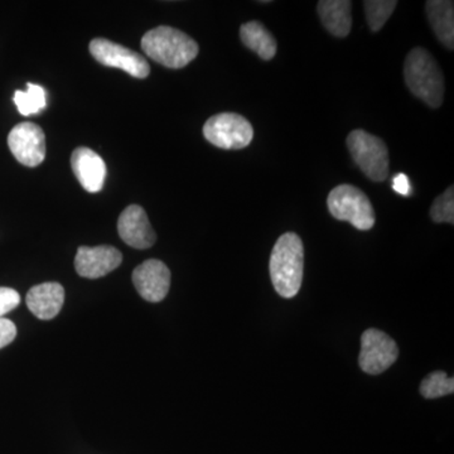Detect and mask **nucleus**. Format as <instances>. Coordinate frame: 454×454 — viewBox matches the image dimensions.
<instances>
[{"label":"nucleus","mask_w":454,"mask_h":454,"mask_svg":"<svg viewBox=\"0 0 454 454\" xmlns=\"http://www.w3.org/2000/svg\"><path fill=\"white\" fill-rule=\"evenodd\" d=\"M122 255L118 249L109 245L89 247H82L74 258L77 274L88 279L106 277L121 264Z\"/></svg>","instance_id":"obj_11"},{"label":"nucleus","mask_w":454,"mask_h":454,"mask_svg":"<svg viewBox=\"0 0 454 454\" xmlns=\"http://www.w3.org/2000/svg\"><path fill=\"white\" fill-rule=\"evenodd\" d=\"M397 5L395 0H366L364 2L367 25L372 32H379L389 20Z\"/></svg>","instance_id":"obj_19"},{"label":"nucleus","mask_w":454,"mask_h":454,"mask_svg":"<svg viewBox=\"0 0 454 454\" xmlns=\"http://www.w3.org/2000/svg\"><path fill=\"white\" fill-rule=\"evenodd\" d=\"M328 210L334 219L348 221L361 231L372 230L375 225V211L369 197L360 188L340 184L331 191L327 199Z\"/></svg>","instance_id":"obj_4"},{"label":"nucleus","mask_w":454,"mask_h":454,"mask_svg":"<svg viewBox=\"0 0 454 454\" xmlns=\"http://www.w3.org/2000/svg\"><path fill=\"white\" fill-rule=\"evenodd\" d=\"M430 217L434 223H454V188L450 186L435 199L430 208Z\"/></svg>","instance_id":"obj_21"},{"label":"nucleus","mask_w":454,"mask_h":454,"mask_svg":"<svg viewBox=\"0 0 454 454\" xmlns=\"http://www.w3.org/2000/svg\"><path fill=\"white\" fill-rule=\"evenodd\" d=\"M206 140L221 149H243L252 143L253 125L244 116L223 113L211 116L203 127Z\"/></svg>","instance_id":"obj_6"},{"label":"nucleus","mask_w":454,"mask_h":454,"mask_svg":"<svg viewBox=\"0 0 454 454\" xmlns=\"http://www.w3.org/2000/svg\"><path fill=\"white\" fill-rule=\"evenodd\" d=\"M399 357V348L395 340L387 333L375 328H369L361 337V352L358 357L361 370L369 375H379Z\"/></svg>","instance_id":"obj_7"},{"label":"nucleus","mask_w":454,"mask_h":454,"mask_svg":"<svg viewBox=\"0 0 454 454\" xmlns=\"http://www.w3.org/2000/svg\"><path fill=\"white\" fill-rule=\"evenodd\" d=\"M352 3L349 0H321L317 12L327 29L334 37L345 38L351 32Z\"/></svg>","instance_id":"obj_15"},{"label":"nucleus","mask_w":454,"mask_h":454,"mask_svg":"<svg viewBox=\"0 0 454 454\" xmlns=\"http://www.w3.org/2000/svg\"><path fill=\"white\" fill-rule=\"evenodd\" d=\"M241 41L247 49L254 51L265 61H270L277 55L278 44L276 38L258 20L245 23L240 28Z\"/></svg>","instance_id":"obj_17"},{"label":"nucleus","mask_w":454,"mask_h":454,"mask_svg":"<svg viewBox=\"0 0 454 454\" xmlns=\"http://www.w3.org/2000/svg\"><path fill=\"white\" fill-rule=\"evenodd\" d=\"M71 166L83 190L90 193L100 192L106 184V166L103 158L91 149L77 148L71 157Z\"/></svg>","instance_id":"obj_13"},{"label":"nucleus","mask_w":454,"mask_h":454,"mask_svg":"<svg viewBox=\"0 0 454 454\" xmlns=\"http://www.w3.org/2000/svg\"><path fill=\"white\" fill-rule=\"evenodd\" d=\"M118 231L122 241L134 249H148L157 240L146 212L138 205L128 206L121 212L118 220Z\"/></svg>","instance_id":"obj_12"},{"label":"nucleus","mask_w":454,"mask_h":454,"mask_svg":"<svg viewBox=\"0 0 454 454\" xmlns=\"http://www.w3.org/2000/svg\"><path fill=\"white\" fill-rule=\"evenodd\" d=\"M90 52L101 65L121 68L137 79H145L151 73L145 57L112 41L95 38L90 42Z\"/></svg>","instance_id":"obj_8"},{"label":"nucleus","mask_w":454,"mask_h":454,"mask_svg":"<svg viewBox=\"0 0 454 454\" xmlns=\"http://www.w3.org/2000/svg\"><path fill=\"white\" fill-rule=\"evenodd\" d=\"M26 303L37 318L53 319L65 303L64 286L55 282L38 284L27 293Z\"/></svg>","instance_id":"obj_14"},{"label":"nucleus","mask_w":454,"mask_h":454,"mask_svg":"<svg viewBox=\"0 0 454 454\" xmlns=\"http://www.w3.org/2000/svg\"><path fill=\"white\" fill-rule=\"evenodd\" d=\"M269 270L274 289L280 297L291 300L300 293L304 271V247L300 236L286 232L278 239Z\"/></svg>","instance_id":"obj_1"},{"label":"nucleus","mask_w":454,"mask_h":454,"mask_svg":"<svg viewBox=\"0 0 454 454\" xmlns=\"http://www.w3.org/2000/svg\"><path fill=\"white\" fill-rule=\"evenodd\" d=\"M142 50L158 64L168 68H184L199 55L195 40L168 26H160L146 32L142 38Z\"/></svg>","instance_id":"obj_2"},{"label":"nucleus","mask_w":454,"mask_h":454,"mask_svg":"<svg viewBox=\"0 0 454 454\" xmlns=\"http://www.w3.org/2000/svg\"><path fill=\"white\" fill-rule=\"evenodd\" d=\"M8 145L18 162L27 167L40 166L46 157L43 130L33 122H20L11 130Z\"/></svg>","instance_id":"obj_9"},{"label":"nucleus","mask_w":454,"mask_h":454,"mask_svg":"<svg viewBox=\"0 0 454 454\" xmlns=\"http://www.w3.org/2000/svg\"><path fill=\"white\" fill-rule=\"evenodd\" d=\"M349 153L355 163L373 182H384L389 176V151L379 137L365 130L351 131L348 137Z\"/></svg>","instance_id":"obj_5"},{"label":"nucleus","mask_w":454,"mask_h":454,"mask_svg":"<svg viewBox=\"0 0 454 454\" xmlns=\"http://www.w3.org/2000/svg\"><path fill=\"white\" fill-rule=\"evenodd\" d=\"M20 303V293L12 288L0 286V318L7 315L14 309H17Z\"/></svg>","instance_id":"obj_22"},{"label":"nucleus","mask_w":454,"mask_h":454,"mask_svg":"<svg viewBox=\"0 0 454 454\" xmlns=\"http://www.w3.org/2000/svg\"><path fill=\"white\" fill-rule=\"evenodd\" d=\"M133 283L143 300L158 303L167 297L170 286V271L163 262L146 260L133 271Z\"/></svg>","instance_id":"obj_10"},{"label":"nucleus","mask_w":454,"mask_h":454,"mask_svg":"<svg viewBox=\"0 0 454 454\" xmlns=\"http://www.w3.org/2000/svg\"><path fill=\"white\" fill-rule=\"evenodd\" d=\"M17 336V327L11 319L0 318V348L13 342Z\"/></svg>","instance_id":"obj_23"},{"label":"nucleus","mask_w":454,"mask_h":454,"mask_svg":"<svg viewBox=\"0 0 454 454\" xmlns=\"http://www.w3.org/2000/svg\"><path fill=\"white\" fill-rule=\"evenodd\" d=\"M406 86L430 107L443 103L444 77L434 57L428 51L417 47L406 56L404 65Z\"/></svg>","instance_id":"obj_3"},{"label":"nucleus","mask_w":454,"mask_h":454,"mask_svg":"<svg viewBox=\"0 0 454 454\" xmlns=\"http://www.w3.org/2000/svg\"><path fill=\"white\" fill-rule=\"evenodd\" d=\"M18 112L29 116L41 113L46 107V91L40 85L27 83V91L17 90L13 97Z\"/></svg>","instance_id":"obj_18"},{"label":"nucleus","mask_w":454,"mask_h":454,"mask_svg":"<svg viewBox=\"0 0 454 454\" xmlns=\"http://www.w3.org/2000/svg\"><path fill=\"white\" fill-rule=\"evenodd\" d=\"M419 390L426 399L450 395L454 393V379L448 378L444 372H432L424 379Z\"/></svg>","instance_id":"obj_20"},{"label":"nucleus","mask_w":454,"mask_h":454,"mask_svg":"<svg viewBox=\"0 0 454 454\" xmlns=\"http://www.w3.org/2000/svg\"><path fill=\"white\" fill-rule=\"evenodd\" d=\"M393 188L395 192L400 193L402 196H409L411 192V182L405 175L400 173L393 179Z\"/></svg>","instance_id":"obj_24"},{"label":"nucleus","mask_w":454,"mask_h":454,"mask_svg":"<svg viewBox=\"0 0 454 454\" xmlns=\"http://www.w3.org/2000/svg\"><path fill=\"white\" fill-rule=\"evenodd\" d=\"M433 32L448 50L454 49V3L448 0H429L426 4Z\"/></svg>","instance_id":"obj_16"}]
</instances>
